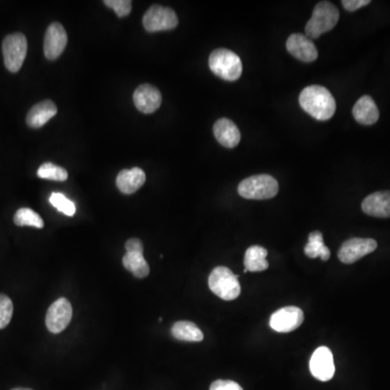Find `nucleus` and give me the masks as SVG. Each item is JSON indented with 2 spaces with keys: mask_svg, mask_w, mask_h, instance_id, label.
<instances>
[{
  "mask_svg": "<svg viewBox=\"0 0 390 390\" xmlns=\"http://www.w3.org/2000/svg\"><path fill=\"white\" fill-rule=\"evenodd\" d=\"M299 104L306 113L318 121L330 120L335 114V99L323 86L306 87L299 94Z\"/></svg>",
  "mask_w": 390,
  "mask_h": 390,
  "instance_id": "obj_1",
  "label": "nucleus"
},
{
  "mask_svg": "<svg viewBox=\"0 0 390 390\" xmlns=\"http://www.w3.org/2000/svg\"><path fill=\"white\" fill-rule=\"evenodd\" d=\"M209 69L223 81L235 82L241 77L243 65L237 53L229 49H216L209 55Z\"/></svg>",
  "mask_w": 390,
  "mask_h": 390,
  "instance_id": "obj_2",
  "label": "nucleus"
},
{
  "mask_svg": "<svg viewBox=\"0 0 390 390\" xmlns=\"http://www.w3.org/2000/svg\"><path fill=\"white\" fill-rule=\"evenodd\" d=\"M340 20V11L335 5L330 1H321L316 6L311 18L306 26V36L308 38H318L324 33L335 28Z\"/></svg>",
  "mask_w": 390,
  "mask_h": 390,
  "instance_id": "obj_3",
  "label": "nucleus"
},
{
  "mask_svg": "<svg viewBox=\"0 0 390 390\" xmlns=\"http://www.w3.org/2000/svg\"><path fill=\"white\" fill-rule=\"evenodd\" d=\"M208 286L213 294L223 301H234L241 294L239 277L227 267H216L208 278Z\"/></svg>",
  "mask_w": 390,
  "mask_h": 390,
  "instance_id": "obj_4",
  "label": "nucleus"
},
{
  "mask_svg": "<svg viewBox=\"0 0 390 390\" xmlns=\"http://www.w3.org/2000/svg\"><path fill=\"white\" fill-rule=\"evenodd\" d=\"M238 192L247 200H269L278 194L279 184L272 176L257 174L241 182Z\"/></svg>",
  "mask_w": 390,
  "mask_h": 390,
  "instance_id": "obj_5",
  "label": "nucleus"
},
{
  "mask_svg": "<svg viewBox=\"0 0 390 390\" xmlns=\"http://www.w3.org/2000/svg\"><path fill=\"white\" fill-rule=\"evenodd\" d=\"M4 62L11 73L21 69L28 53V40L21 33L8 35L3 43Z\"/></svg>",
  "mask_w": 390,
  "mask_h": 390,
  "instance_id": "obj_6",
  "label": "nucleus"
},
{
  "mask_svg": "<svg viewBox=\"0 0 390 390\" xmlns=\"http://www.w3.org/2000/svg\"><path fill=\"white\" fill-rule=\"evenodd\" d=\"M177 26L178 16L176 12L163 6H152L143 16V26L149 33L174 30Z\"/></svg>",
  "mask_w": 390,
  "mask_h": 390,
  "instance_id": "obj_7",
  "label": "nucleus"
},
{
  "mask_svg": "<svg viewBox=\"0 0 390 390\" xmlns=\"http://www.w3.org/2000/svg\"><path fill=\"white\" fill-rule=\"evenodd\" d=\"M377 248V242L373 239H362V238H354L347 240L342 243L338 258L340 262L346 264H355L364 256L369 255Z\"/></svg>",
  "mask_w": 390,
  "mask_h": 390,
  "instance_id": "obj_8",
  "label": "nucleus"
},
{
  "mask_svg": "<svg viewBox=\"0 0 390 390\" xmlns=\"http://www.w3.org/2000/svg\"><path fill=\"white\" fill-rule=\"evenodd\" d=\"M303 312L301 308L289 306L281 308L274 312L270 318V326L279 333H289L297 330L303 324Z\"/></svg>",
  "mask_w": 390,
  "mask_h": 390,
  "instance_id": "obj_9",
  "label": "nucleus"
},
{
  "mask_svg": "<svg viewBox=\"0 0 390 390\" xmlns=\"http://www.w3.org/2000/svg\"><path fill=\"white\" fill-rule=\"evenodd\" d=\"M72 316H73V308L71 303L67 299H57L47 311V328L51 333H61L69 325Z\"/></svg>",
  "mask_w": 390,
  "mask_h": 390,
  "instance_id": "obj_10",
  "label": "nucleus"
},
{
  "mask_svg": "<svg viewBox=\"0 0 390 390\" xmlns=\"http://www.w3.org/2000/svg\"><path fill=\"white\" fill-rule=\"evenodd\" d=\"M310 372L321 381L333 379L335 374L333 355L328 347H319L310 359Z\"/></svg>",
  "mask_w": 390,
  "mask_h": 390,
  "instance_id": "obj_11",
  "label": "nucleus"
},
{
  "mask_svg": "<svg viewBox=\"0 0 390 390\" xmlns=\"http://www.w3.org/2000/svg\"><path fill=\"white\" fill-rule=\"evenodd\" d=\"M67 45V34L62 24H50L45 35L44 52L48 60H55L62 55Z\"/></svg>",
  "mask_w": 390,
  "mask_h": 390,
  "instance_id": "obj_12",
  "label": "nucleus"
},
{
  "mask_svg": "<svg viewBox=\"0 0 390 390\" xmlns=\"http://www.w3.org/2000/svg\"><path fill=\"white\" fill-rule=\"evenodd\" d=\"M286 49L293 57L305 63L317 60L318 50L311 39L303 34H291L286 42Z\"/></svg>",
  "mask_w": 390,
  "mask_h": 390,
  "instance_id": "obj_13",
  "label": "nucleus"
},
{
  "mask_svg": "<svg viewBox=\"0 0 390 390\" xmlns=\"http://www.w3.org/2000/svg\"><path fill=\"white\" fill-rule=\"evenodd\" d=\"M133 104L140 112L151 114L161 106V92L150 84H143L133 92Z\"/></svg>",
  "mask_w": 390,
  "mask_h": 390,
  "instance_id": "obj_14",
  "label": "nucleus"
},
{
  "mask_svg": "<svg viewBox=\"0 0 390 390\" xmlns=\"http://www.w3.org/2000/svg\"><path fill=\"white\" fill-rule=\"evenodd\" d=\"M362 211L369 216L390 218V191L369 194L363 200Z\"/></svg>",
  "mask_w": 390,
  "mask_h": 390,
  "instance_id": "obj_15",
  "label": "nucleus"
},
{
  "mask_svg": "<svg viewBox=\"0 0 390 390\" xmlns=\"http://www.w3.org/2000/svg\"><path fill=\"white\" fill-rule=\"evenodd\" d=\"M213 135L223 147L233 149L241 141V133L237 125L228 118H221L213 125Z\"/></svg>",
  "mask_w": 390,
  "mask_h": 390,
  "instance_id": "obj_16",
  "label": "nucleus"
},
{
  "mask_svg": "<svg viewBox=\"0 0 390 390\" xmlns=\"http://www.w3.org/2000/svg\"><path fill=\"white\" fill-rule=\"evenodd\" d=\"M355 120L363 126H371L379 118V111L374 100L369 96H361L352 108Z\"/></svg>",
  "mask_w": 390,
  "mask_h": 390,
  "instance_id": "obj_17",
  "label": "nucleus"
},
{
  "mask_svg": "<svg viewBox=\"0 0 390 390\" xmlns=\"http://www.w3.org/2000/svg\"><path fill=\"white\" fill-rule=\"evenodd\" d=\"M145 179L147 177L141 168L133 167L131 169H124L117 174V189L124 194H133L145 184Z\"/></svg>",
  "mask_w": 390,
  "mask_h": 390,
  "instance_id": "obj_18",
  "label": "nucleus"
},
{
  "mask_svg": "<svg viewBox=\"0 0 390 390\" xmlns=\"http://www.w3.org/2000/svg\"><path fill=\"white\" fill-rule=\"evenodd\" d=\"M57 108L51 100H45L35 104L26 116V123L32 128H40L55 116Z\"/></svg>",
  "mask_w": 390,
  "mask_h": 390,
  "instance_id": "obj_19",
  "label": "nucleus"
},
{
  "mask_svg": "<svg viewBox=\"0 0 390 390\" xmlns=\"http://www.w3.org/2000/svg\"><path fill=\"white\" fill-rule=\"evenodd\" d=\"M266 248L262 246L254 245L247 248L244 257V272H262L269 268V262H267Z\"/></svg>",
  "mask_w": 390,
  "mask_h": 390,
  "instance_id": "obj_20",
  "label": "nucleus"
},
{
  "mask_svg": "<svg viewBox=\"0 0 390 390\" xmlns=\"http://www.w3.org/2000/svg\"><path fill=\"white\" fill-rule=\"evenodd\" d=\"M172 334L176 340L182 342H202L204 335L196 324L190 321H179L172 325Z\"/></svg>",
  "mask_w": 390,
  "mask_h": 390,
  "instance_id": "obj_21",
  "label": "nucleus"
},
{
  "mask_svg": "<svg viewBox=\"0 0 390 390\" xmlns=\"http://www.w3.org/2000/svg\"><path fill=\"white\" fill-rule=\"evenodd\" d=\"M305 254L309 258H321L323 262H328L330 257V252L324 244L323 234L320 231H313L309 234L308 243L305 246Z\"/></svg>",
  "mask_w": 390,
  "mask_h": 390,
  "instance_id": "obj_22",
  "label": "nucleus"
},
{
  "mask_svg": "<svg viewBox=\"0 0 390 390\" xmlns=\"http://www.w3.org/2000/svg\"><path fill=\"white\" fill-rule=\"evenodd\" d=\"M123 264L135 278L143 279L149 276L150 267L141 252H126L123 257Z\"/></svg>",
  "mask_w": 390,
  "mask_h": 390,
  "instance_id": "obj_23",
  "label": "nucleus"
},
{
  "mask_svg": "<svg viewBox=\"0 0 390 390\" xmlns=\"http://www.w3.org/2000/svg\"><path fill=\"white\" fill-rule=\"evenodd\" d=\"M14 223L18 227H34L37 229L44 228L45 223L36 211L30 208H20L16 211L13 218Z\"/></svg>",
  "mask_w": 390,
  "mask_h": 390,
  "instance_id": "obj_24",
  "label": "nucleus"
},
{
  "mask_svg": "<svg viewBox=\"0 0 390 390\" xmlns=\"http://www.w3.org/2000/svg\"><path fill=\"white\" fill-rule=\"evenodd\" d=\"M37 176L42 179L55 180V182H65L69 178L67 169L52 163L43 164L37 170Z\"/></svg>",
  "mask_w": 390,
  "mask_h": 390,
  "instance_id": "obj_25",
  "label": "nucleus"
},
{
  "mask_svg": "<svg viewBox=\"0 0 390 390\" xmlns=\"http://www.w3.org/2000/svg\"><path fill=\"white\" fill-rule=\"evenodd\" d=\"M49 201H50L51 205L53 207H55L57 211L65 213L67 216L72 217L75 215V204L69 199H67L65 194H62V193L53 192L50 195Z\"/></svg>",
  "mask_w": 390,
  "mask_h": 390,
  "instance_id": "obj_26",
  "label": "nucleus"
},
{
  "mask_svg": "<svg viewBox=\"0 0 390 390\" xmlns=\"http://www.w3.org/2000/svg\"><path fill=\"white\" fill-rule=\"evenodd\" d=\"M13 315V303L6 295H0V330L5 328L11 321Z\"/></svg>",
  "mask_w": 390,
  "mask_h": 390,
  "instance_id": "obj_27",
  "label": "nucleus"
},
{
  "mask_svg": "<svg viewBox=\"0 0 390 390\" xmlns=\"http://www.w3.org/2000/svg\"><path fill=\"white\" fill-rule=\"evenodd\" d=\"M104 5L114 10L117 16L124 18V16H127L130 13L133 3L130 0H106Z\"/></svg>",
  "mask_w": 390,
  "mask_h": 390,
  "instance_id": "obj_28",
  "label": "nucleus"
},
{
  "mask_svg": "<svg viewBox=\"0 0 390 390\" xmlns=\"http://www.w3.org/2000/svg\"><path fill=\"white\" fill-rule=\"evenodd\" d=\"M209 390H244L237 381L229 379H217L211 385Z\"/></svg>",
  "mask_w": 390,
  "mask_h": 390,
  "instance_id": "obj_29",
  "label": "nucleus"
},
{
  "mask_svg": "<svg viewBox=\"0 0 390 390\" xmlns=\"http://www.w3.org/2000/svg\"><path fill=\"white\" fill-rule=\"evenodd\" d=\"M369 4H371L369 0H342V7L349 12L356 11V10L365 7Z\"/></svg>",
  "mask_w": 390,
  "mask_h": 390,
  "instance_id": "obj_30",
  "label": "nucleus"
},
{
  "mask_svg": "<svg viewBox=\"0 0 390 390\" xmlns=\"http://www.w3.org/2000/svg\"><path fill=\"white\" fill-rule=\"evenodd\" d=\"M127 252H141L143 254V244L139 239H130L125 244Z\"/></svg>",
  "mask_w": 390,
  "mask_h": 390,
  "instance_id": "obj_31",
  "label": "nucleus"
},
{
  "mask_svg": "<svg viewBox=\"0 0 390 390\" xmlns=\"http://www.w3.org/2000/svg\"><path fill=\"white\" fill-rule=\"evenodd\" d=\"M12 390H32V389H28V388H14V389H12Z\"/></svg>",
  "mask_w": 390,
  "mask_h": 390,
  "instance_id": "obj_32",
  "label": "nucleus"
}]
</instances>
